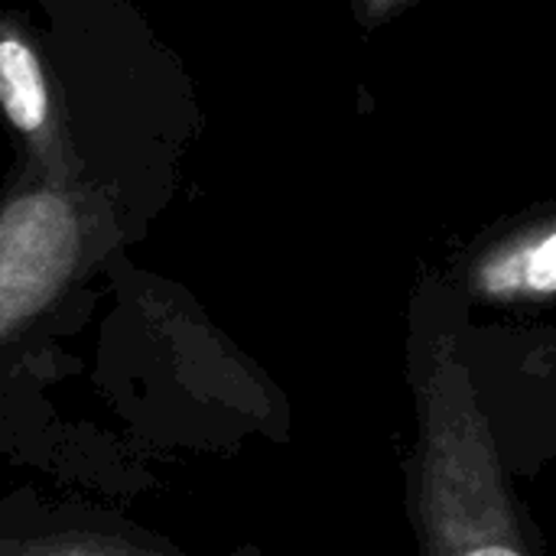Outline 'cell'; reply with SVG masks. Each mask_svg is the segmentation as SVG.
Returning <instances> with one entry per match:
<instances>
[{
  "label": "cell",
  "instance_id": "5",
  "mask_svg": "<svg viewBox=\"0 0 556 556\" xmlns=\"http://www.w3.org/2000/svg\"><path fill=\"white\" fill-rule=\"evenodd\" d=\"M0 556H176L156 541L111 531H59L20 541H0Z\"/></svg>",
  "mask_w": 556,
  "mask_h": 556
},
{
  "label": "cell",
  "instance_id": "4",
  "mask_svg": "<svg viewBox=\"0 0 556 556\" xmlns=\"http://www.w3.org/2000/svg\"><path fill=\"white\" fill-rule=\"evenodd\" d=\"M466 290L482 303H541L556 296V205L528 212L476 248Z\"/></svg>",
  "mask_w": 556,
  "mask_h": 556
},
{
  "label": "cell",
  "instance_id": "3",
  "mask_svg": "<svg viewBox=\"0 0 556 556\" xmlns=\"http://www.w3.org/2000/svg\"><path fill=\"white\" fill-rule=\"evenodd\" d=\"M0 114L20 134L29 169L59 182L85 176L39 49L13 20H0Z\"/></svg>",
  "mask_w": 556,
  "mask_h": 556
},
{
  "label": "cell",
  "instance_id": "1",
  "mask_svg": "<svg viewBox=\"0 0 556 556\" xmlns=\"http://www.w3.org/2000/svg\"><path fill=\"white\" fill-rule=\"evenodd\" d=\"M420 498L430 556H531L469 368L440 339L420 391Z\"/></svg>",
  "mask_w": 556,
  "mask_h": 556
},
{
  "label": "cell",
  "instance_id": "6",
  "mask_svg": "<svg viewBox=\"0 0 556 556\" xmlns=\"http://www.w3.org/2000/svg\"><path fill=\"white\" fill-rule=\"evenodd\" d=\"M352 3H355L358 23H362L365 29H375V26H381L384 20H391L397 10H404V7L414 3V0H352Z\"/></svg>",
  "mask_w": 556,
  "mask_h": 556
},
{
  "label": "cell",
  "instance_id": "2",
  "mask_svg": "<svg viewBox=\"0 0 556 556\" xmlns=\"http://www.w3.org/2000/svg\"><path fill=\"white\" fill-rule=\"evenodd\" d=\"M111 231L114 215L98 186L26 166L0 202V352L78 283Z\"/></svg>",
  "mask_w": 556,
  "mask_h": 556
},
{
  "label": "cell",
  "instance_id": "7",
  "mask_svg": "<svg viewBox=\"0 0 556 556\" xmlns=\"http://www.w3.org/2000/svg\"><path fill=\"white\" fill-rule=\"evenodd\" d=\"M238 556H248V554H238Z\"/></svg>",
  "mask_w": 556,
  "mask_h": 556
}]
</instances>
